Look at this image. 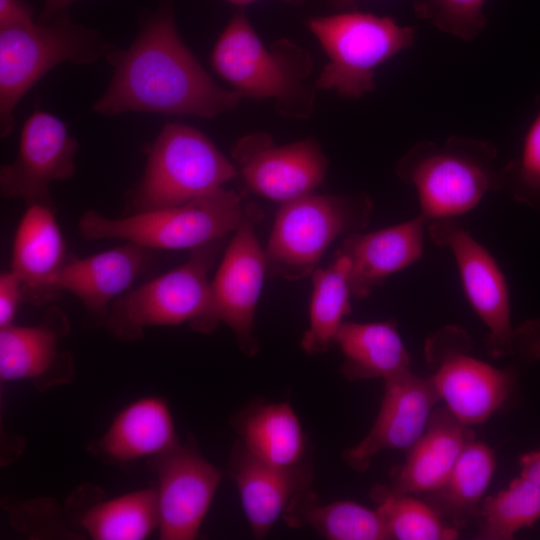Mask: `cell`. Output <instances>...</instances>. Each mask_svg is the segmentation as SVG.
<instances>
[{
    "label": "cell",
    "instance_id": "obj_1",
    "mask_svg": "<svg viewBox=\"0 0 540 540\" xmlns=\"http://www.w3.org/2000/svg\"><path fill=\"white\" fill-rule=\"evenodd\" d=\"M106 59L113 75L93 105L99 115L152 112L212 118L243 98L219 86L182 41L172 0H161L132 44L114 48Z\"/></svg>",
    "mask_w": 540,
    "mask_h": 540
},
{
    "label": "cell",
    "instance_id": "obj_2",
    "mask_svg": "<svg viewBox=\"0 0 540 540\" xmlns=\"http://www.w3.org/2000/svg\"><path fill=\"white\" fill-rule=\"evenodd\" d=\"M497 148L487 140L452 135L442 143L417 142L396 164L401 181L415 187L426 224L455 219L500 191Z\"/></svg>",
    "mask_w": 540,
    "mask_h": 540
},
{
    "label": "cell",
    "instance_id": "obj_3",
    "mask_svg": "<svg viewBox=\"0 0 540 540\" xmlns=\"http://www.w3.org/2000/svg\"><path fill=\"white\" fill-rule=\"evenodd\" d=\"M210 63L243 97L274 99L283 115L308 117L313 109L309 53L286 39L267 48L242 12L219 35Z\"/></svg>",
    "mask_w": 540,
    "mask_h": 540
},
{
    "label": "cell",
    "instance_id": "obj_4",
    "mask_svg": "<svg viewBox=\"0 0 540 540\" xmlns=\"http://www.w3.org/2000/svg\"><path fill=\"white\" fill-rule=\"evenodd\" d=\"M114 49L99 32L74 23L66 10L47 22L0 29V132L13 130L14 111L28 90L63 62L89 65Z\"/></svg>",
    "mask_w": 540,
    "mask_h": 540
},
{
    "label": "cell",
    "instance_id": "obj_5",
    "mask_svg": "<svg viewBox=\"0 0 540 540\" xmlns=\"http://www.w3.org/2000/svg\"><path fill=\"white\" fill-rule=\"evenodd\" d=\"M238 173L200 130L167 123L147 150L143 175L127 198L126 215L185 204L221 188Z\"/></svg>",
    "mask_w": 540,
    "mask_h": 540
},
{
    "label": "cell",
    "instance_id": "obj_6",
    "mask_svg": "<svg viewBox=\"0 0 540 540\" xmlns=\"http://www.w3.org/2000/svg\"><path fill=\"white\" fill-rule=\"evenodd\" d=\"M372 212L365 192L312 193L281 204L264 249L267 275L288 281L312 275L330 244L366 228Z\"/></svg>",
    "mask_w": 540,
    "mask_h": 540
},
{
    "label": "cell",
    "instance_id": "obj_7",
    "mask_svg": "<svg viewBox=\"0 0 540 540\" xmlns=\"http://www.w3.org/2000/svg\"><path fill=\"white\" fill-rule=\"evenodd\" d=\"M245 205L222 187L185 204L109 218L88 210L78 221L85 240L123 239L149 249L192 250L234 232Z\"/></svg>",
    "mask_w": 540,
    "mask_h": 540
},
{
    "label": "cell",
    "instance_id": "obj_8",
    "mask_svg": "<svg viewBox=\"0 0 540 540\" xmlns=\"http://www.w3.org/2000/svg\"><path fill=\"white\" fill-rule=\"evenodd\" d=\"M307 27L329 59L316 87L352 99L374 91L376 69L411 47L416 38L414 27L359 11L311 17Z\"/></svg>",
    "mask_w": 540,
    "mask_h": 540
},
{
    "label": "cell",
    "instance_id": "obj_9",
    "mask_svg": "<svg viewBox=\"0 0 540 540\" xmlns=\"http://www.w3.org/2000/svg\"><path fill=\"white\" fill-rule=\"evenodd\" d=\"M215 240L190 250L180 266L125 292L111 305L104 325L114 337L134 341L153 326L193 327L206 313L209 272L222 246Z\"/></svg>",
    "mask_w": 540,
    "mask_h": 540
},
{
    "label": "cell",
    "instance_id": "obj_10",
    "mask_svg": "<svg viewBox=\"0 0 540 540\" xmlns=\"http://www.w3.org/2000/svg\"><path fill=\"white\" fill-rule=\"evenodd\" d=\"M472 342L459 326L442 327L425 343L430 376L441 400L465 426L480 425L511 396L516 374L471 354Z\"/></svg>",
    "mask_w": 540,
    "mask_h": 540
},
{
    "label": "cell",
    "instance_id": "obj_11",
    "mask_svg": "<svg viewBox=\"0 0 540 540\" xmlns=\"http://www.w3.org/2000/svg\"><path fill=\"white\" fill-rule=\"evenodd\" d=\"M263 213L254 203L245 205L244 215L210 281L209 302L204 316L193 326L211 332L219 322L235 334L241 350L253 356L258 351L254 318L264 276L266 258L257 236L256 225Z\"/></svg>",
    "mask_w": 540,
    "mask_h": 540
},
{
    "label": "cell",
    "instance_id": "obj_12",
    "mask_svg": "<svg viewBox=\"0 0 540 540\" xmlns=\"http://www.w3.org/2000/svg\"><path fill=\"white\" fill-rule=\"evenodd\" d=\"M427 230L433 243L448 249L455 260L467 300L487 329L488 353L513 355L508 284L493 255L455 219L432 221Z\"/></svg>",
    "mask_w": 540,
    "mask_h": 540
},
{
    "label": "cell",
    "instance_id": "obj_13",
    "mask_svg": "<svg viewBox=\"0 0 540 540\" xmlns=\"http://www.w3.org/2000/svg\"><path fill=\"white\" fill-rule=\"evenodd\" d=\"M78 147L60 118L35 109L23 124L15 159L0 168L1 196L26 206L55 205L50 185L74 175Z\"/></svg>",
    "mask_w": 540,
    "mask_h": 540
},
{
    "label": "cell",
    "instance_id": "obj_14",
    "mask_svg": "<svg viewBox=\"0 0 540 540\" xmlns=\"http://www.w3.org/2000/svg\"><path fill=\"white\" fill-rule=\"evenodd\" d=\"M233 158L250 192L281 204L312 194L328 167L316 140L275 146L265 134L240 140L233 149Z\"/></svg>",
    "mask_w": 540,
    "mask_h": 540
},
{
    "label": "cell",
    "instance_id": "obj_15",
    "mask_svg": "<svg viewBox=\"0 0 540 540\" xmlns=\"http://www.w3.org/2000/svg\"><path fill=\"white\" fill-rule=\"evenodd\" d=\"M158 475L159 538L192 540L219 487L222 473L195 448L177 445L152 458Z\"/></svg>",
    "mask_w": 540,
    "mask_h": 540
},
{
    "label": "cell",
    "instance_id": "obj_16",
    "mask_svg": "<svg viewBox=\"0 0 540 540\" xmlns=\"http://www.w3.org/2000/svg\"><path fill=\"white\" fill-rule=\"evenodd\" d=\"M384 382L380 410L372 428L358 444L342 451L344 462L357 472H365L381 451L412 447L441 400L430 377L410 369Z\"/></svg>",
    "mask_w": 540,
    "mask_h": 540
},
{
    "label": "cell",
    "instance_id": "obj_17",
    "mask_svg": "<svg viewBox=\"0 0 540 540\" xmlns=\"http://www.w3.org/2000/svg\"><path fill=\"white\" fill-rule=\"evenodd\" d=\"M152 249L134 242L86 258L71 254L54 278L57 291L75 296L88 314L104 324L113 302L152 264Z\"/></svg>",
    "mask_w": 540,
    "mask_h": 540
},
{
    "label": "cell",
    "instance_id": "obj_18",
    "mask_svg": "<svg viewBox=\"0 0 540 540\" xmlns=\"http://www.w3.org/2000/svg\"><path fill=\"white\" fill-rule=\"evenodd\" d=\"M425 225L417 215L387 228L344 236L336 253L349 261L352 298L368 297L390 275L418 261L424 251Z\"/></svg>",
    "mask_w": 540,
    "mask_h": 540
},
{
    "label": "cell",
    "instance_id": "obj_19",
    "mask_svg": "<svg viewBox=\"0 0 540 540\" xmlns=\"http://www.w3.org/2000/svg\"><path fill=\"white\" fill-rule=\"evenodd\" d=\"M55 213V205L26 206L13 239L11 270L21 282L23 301L36 306L59 298L53 281L71 255Z\"/></svg>",
    "mask_w": 540,
    "mask_h": 540
},
{
    "label": "cell",
    "instance_id": "obj_20",
    "mask_svg": "<svg viewBox=\"0 0 540 540\" xmlns=\"http://www.w3.org/2000/svg\"><path fill=\"white\" fill-rule=\"evenodd\" d=\"M229 472L255 538L263 539L283 515L292 497L310 487V472L301 465L278 467L252 455L239 440Z\"/></svg>",
    "mask_w": 540,
    "mask_h": 540
},
{
    "label": "cell",
    "instance_id": "obj_21",
    "mask_svg": "<svg viewBox=\"0 0 540 540\" xmlns=\"http://www.w3.org/2000/svg\"><path fill=\"white\" fill-rule=\"evenodd\" d=\"M451 410L436 407L421 437L408 449L402 465L392 473V491L405 494L431 493L446 480L466 444L474 438Z\"/></svg>",
    "mask_w": 540,
    "mask_h": 540
},
{
    "label": "cell",
    "instance_id": "obj_22",
    "mask_svg": "<svg viewBox=\"0 0 540 540\" xmlns=\"http://www.w3.org/2000/svg\"><path fill=\"white\" fill-rule=\"evenodd\" d=\"M179 445L173 416L164 399L149 396L124 407L113 419L95 449L110 461L155 458Z\"/></svg>",
    "mask_w": 540,
    "mask_h": 540
},
{
    "label": "cell",
    "instance_id": "obj_23",
    "mask_svg": "<svg viewBox=\"0 0 540 540\" xmlns=\"http://www.w3.org/2000/svg\"><path fill=\"white\" fill-rule=\"evenodd\" d=\"M335 342L344 356L341 373L350 381L386 380L410 369V355L394 320L343 322Z\"/></svg>",
    "mask_w": 540,
    "mask_h": 540
},
{
    "label": "cell",
    "instance_id": "obj_24",
    "mask_svg": "<svg viewBox=\"0 0 540 540\" xmlns=\"http://www.w3.org/2000/svg\"><path fill=\"white\" fill-rule=\"evenodd\" d=\"M282 516L288 526H309L330 540L391 539L386 522L377 509L349 500L323 504L310 487L292 497Z\"/></svg>",
    "mask_w": 540,
    "mask_h": 540
},
{
    "label": "cell",
    "instance_id": "obj_25",
    "mask_svg": "<svg viewBox=\"0 0 540 540\" xmlns=\"http://www.w3.org/2000/svg\"><path fill=\"white\" fill-rule=\"evenodd\" d=\"M69 328L58 307L52 306L38 325L14 323L0 328V377L2 381L36 380L60 358V338Z\"/></svg>",
    "mask_w": 540,
    "mask_h": 540
},
{
    "label": "cell",
    "instance_id": "obj_26",
    "mask_svg": "<svg viewBox=\"0 0 540 540\" xmlns=\"http://www.w3.org/2000/svg\"><path fill=\"white\" fill-rule=\"evenodd\" d=\"M236 427L243 446L258 459L278 467L300 464L305 436L289 403L254 405L238 416Z\"/></svg>",
    "mask_w": 540,
    "mask_h": 540
},
{
    "label": "cell",
    "instance_id": "obj_27",
    "mask_svg": "<svg viewBox=\"0 0 540 540\" xmlns=\"http://www.w3.org/2000/svg\"><path fill=\"white\" fill-rule=\"evenodd\" d=\"M496 468L494 451L472 438L437 490L428 493L429 504L454 524L463 525L479 512V505Z\"/></svg>",
    "mask_w": 540,
    "mask_h": 540
},
{
    "label": "cell",
    "instance_id": "obj_28",
    "mask_svg": "<svg viewBox=\"0 0 540 540\" xmlns=\"http://www.w3.org/2000/svg\"><path fill=\"white\" fill-rule=\"evenodd\" d=\"M312 282L309 327L301 340V347L308 355L326 352L335 342L344 317L351 312L347 257L336 253L326 268H316Z\"/></svg>",
    "mask_w": 540,
    "mask_h": 540
},
{
    "label": "cell",
    "instance_id": "obj_29",
    "mask_svg": "<svg viewBox=\"0 0 540 540\" xmlns=\"http://www.w3.org/2000/svg\"><path fill=\"white\" fill-rule=\"evenodd\" d=\"M94 540H143L159 528L156 488H144L99 502L81 518Z\"/></svg>",
    "mask_w": 540,
    "mask_h": 540
},
{
    "label": "cell",
    "instance_id": "obj_30",
    "mask_svg": "<svg viewBox=\"0 0 540 540\" xmlns=\"http://www.w3.org/2000/svg\"><path fill=\"white\" fill-rule=\"evenodd\" d=\"M371 497L377 503L391 539L452 540L458 537L455 526L447 525L429 503L412 494L398 493L382 485L372 490Z\"/></svg>",
    "mask_w": 540,
    "mask_h": 540
},
{
    "label": "cell",
    "instance_id": "obj_31",
    "mask_svg": "<svg viewBox=\"0 0 540 540\" xmlns=\"http://www.w3.org/2000/svg\"><path fill=\"white\" fill-rule=\"evenodd\" d=\"M480 513L479 539L511 540L540 520V487L521 476L514 478L505 489L485 498Z\"/></svg>",
    "mask_w": 540,
    "mask_h": 540
},
{
    "label": "cell",
    "instance_id": "obj_32",
    "mask_svg": "<svg viewBox=\"0 0 540 540\" xmlns=\"http://www.w3.org/2000/svg\"><path fill=\"white\" fill-rule=\"evenodd\" d=\"M539 109L526 131L518 157L500 168V191L540 212V97Z\"/></svg>",
    "mask_w": 540,
    "mask_h": 540
},
{
    "label": "cell",
    "instance_id": "obj_33",
    "mask_svg": "<svg viewBox=\"0 0 540 540\" xmlns=\"http://www.w3.org/2000/svg\"><path fill=\"white\" fill-rule=\"evenodd\" d=\"M487 0H417L414 16L461 40L476 38L486 26L483 6Z\"/></svg>",
    "mask_w": 540,
    "mask_h": 540
},
{
    "label": "cell",
    "instance_id": "obj_34",
    "mask_svg": "<svg viewBox=\"0 0 540 540\" xmlns=\"http://www.w3.org/2000/svg\"><path fill=\"white\" fill-rule=\"evenodd\" d=\"M513 355L527 363L540 361V318L525 320L514 328Z\"/></svg>",
    "mask_w": 540,
    "mask_h": 540
},
{
    "label": "cell",
    "instance_id": "obj_35",
    "mask_svg": "<svg viewBox=\"0 0 540 540\" xmlns=\"http://www.w3.org/2000/svg\"><path fill=\"white\" fill-rule=\"evenodd\" d=\"M23 301L22 285L12 271L0 275V328L14 323L15 315Z\"/></svg>",
    "mask_w": 540,
    "mask_h": 540
},
{
    "label": "cell",
    "instance_id": "obj_36",
    "mask_svg": "<svg viewBox=\"0 0 540 540\" xmlns=\"http://www.w3.org/2000/svg\"><path fill=\"white\" fill-rule=\"evenodd\" d=\"M34 13L25 0H0V29L31 24L35 22Z\"/></svg>",
    "mask_w": 540,
    "mask_h": 540
},
{
    "label": "cell",
    "instance_id": "obj_37",
    "mask_svg": "<svg viewBox=\"0 0 540 540\" xmlns=\"http://www.w3.org/2000/svg\"><path fill=\"white\" fill-rule=\"evenodd\" d=\"M520 476L540 487V448L519 458Z\"/></svg>",
    "mask_w": 540,
    "mask_h": 540
},
{
    "label": "cell",
    "instance_id": "obj_38",
    "mask_svg": "<svg viewBox=\"0 0 540 540\" xmlns=\"http://www.w3.org/2000/svg\"><path fill=\"white\" fill-rule=\"evenodd\" d=\"M75 0H44L42 11L39 15V22L51 20L59 12L66 10Z\"/></svg>",
    "mask_w": 540,
    "mask_h": 540
},
{
    "label": "cell",
    "instance_id": "obj_39",
    "mask_svg": "<svg viewBox=\"0 0 540 540\" xmlns=\"http://www.w3.org/2000/svg\"><path fill=\"white\" fill-rule=\"evenodd\" d=\"M226 1L237 6H246L257 0H226Z\"/></svg>",
    "mask_w": 540,
    "mask_h": 540
},
{
    "label": "cell",
    "instance_id": "obj_40",
    "mask_svg": "<svg viewBox=\"0 0 540 540\" xmlns=\"http://www.w3.org/2000/svg\"><path fill=\"white\" fill-rule=\"evenodd\" d=\"M332 1H335L337 3H342V4H347V3H351L355 0H332Z\"/></svg>",
    "mask_w": 540,
    "mask_h": 540
}]
</instances>
